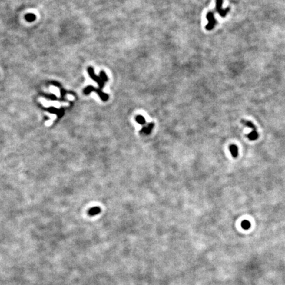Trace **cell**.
<instances>
[{
  "mask_svg": "<svg viewBox=\"0 0 285 285\" xmlns=\"http://www.w3.org/2000/svg\"><path fill=\"white\" fill-rule=\"evenodd\" d=\"M92 91L97 92V94L99 95V97H101V98L103 101L105 102L108 101V99L109 98L108 95L106 93H104V92L102 91V90L100 89V88H96L92 86H88L86 88H85V90H84V92L86 94H89Z\"/></svg>",
  "mask_w": 285,
  "mask_h": 285,
  "instance_id": "cell-1",
  "label": "cell"
},
{
  "mask_svg": "<svg viewBox=\"0 0 285 285\" xmlns=\"http://www.w3.org/2000/svg\"><path fill=\"white\" fill-rule=\"evenodd\" d=\"M136 120H137V121L138 122V123H139L141 124H145V119H144V118L141 116H137L136 117Z\"/></svg>",
  "mask_w": 285,
  "mask_h": 285,
  "instance_id": "cell-10",
  "label": "cell"
},
{
  "mask_svg": "<svg viewBox=\"0 0 285 285\" xmlns=\"http://www.w3.org/2000/svg\"><path fill=\"white\" fill-rule=\"evenodd\" d=\"M88 74H89V76L91 77V78L93 79L94 81H95L96 82H97V83L99 85L100 89L102 90V88L104 87V83H105L104 81L100 77L95 75V74L94 73V69L92 68H91V67L88 68Z\"/></svg>",
  "mask_w": 285,
  "mask_h": 285,
  "instance_id": "cell-4",
  "label": "cell"
},
{
  "mask_svg": "<svg viewBox=\"0 0 285 285\" xmlns=\"http://www.w3.org/2000/svg\"><path fill=\"white\" fill-rule=\"evenodd\" d=\"M207 19L208 20L209 23L205 26V28L207 31H211L214 28V26L217 24V21L215 18H214V13L212 12H209L207 13Z\"/></svg>",
  "mask_w": 285,
  "mask_h": 285,
  "instance_id": "cell-3",
  "label": "cell"
},
{
  "mask_svg": "<svg viewBox=\"0 0 285 285\" xmlns=\"http://www.w3.org/2000/svg\"><path fill=\"white\" fill-rule=\"evenodd\" d=\"M223 0H216V12L219 14L221 17H225L230 11V7H227L226 9H223Z\"/></svg>",
  "mask_w": 285,
  "mask_h": 285,
  "instance_id": "cell-2",
  "label": "cell"
},
{
  "mask_svg": "<svg viewBox=\"0 0 285 285\" xmlns=\"http://www.w3.org/2000/svg\"><path fill=\"white\" fill-rule=\"evenodd\" d=\"M241 123H242V124H244V125H245V126H246V127H247V128H249L252 129V131H257V128H256V127H255V125L251 121L245 120H241Z\"/></svg>",
  "mask_w": 285,
  "mask_h": 285,
  "instance_id": "cell-6",
  "label": "cell"
},
{
  "mask_svg": "<svg viewBox=\"0 0 285 285\" xmlns=\"http://www.w3.org/2000/svg\"><path fill=\"white\" fill-rule=\"evenodd\" d=\"M100 77H101V78L104 81V82H107V81H108V77H107L106 74L104 71H101V72H100Z\"/></svg>",
  "mask_w": 285,
  "mask_h": 285,
  "instance_id": "cell-9",
  "label": "cell"
},
{
  "mask_svg": "<svg viewBox=\"0 0 285 285\" xmlns=\"http://www.w3.org/2000/svg\"><path fill=\"white\" fill-rule=\"evenodd\" d=\"M247 138L251 141H255L258 139L259 134L257 131H252L250 133V134L247 135Z\"/></svg>",
  "mask_w": 285,
  "mask_h": 285,
  "instance_id": "cell-7",
  "label": "cell"
},
{
  "mask_svg": "<svg viewBox=\"0 0 285 285\" xmlns=\"http://www.w3.org/2000/svg\"><path fill=\"white\" fill-rule=\"evenodd\" d=\"M229 150L232 156L234 158H236L238 156V148L236 145H231L229 147Z\"/></svg>",
  "mask_w": 285,
  "mask_h": 285,
  "instance_id": "cell-5",
  "label": "cell"
},
{
  "mask_svg": "<svg viewBox=\"0 0 285 285\" xmlns=\"http://www.w3.org/2000/svg\"><path fill=\"white\" fill-rule=\"evenodd\" d=\"M241 227L244 230H248L251 227V223L249 220H244L241 223Z\"/></svg>",
  "mask_w": 285,
  "mask_h": 285,
  "instance_id": "cell-8",
  "label": "cell"
}]
</instances>
